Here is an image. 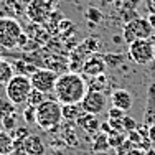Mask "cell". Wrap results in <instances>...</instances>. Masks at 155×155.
I'll use <instances>...</instances> for the list:
<instances>
[{"label": "cell", "mask_w": 155, "mask_h": 155, "mask_svg": "<svg viewBox=\"0 0 155 155\" xmlns=\"http://www.w3.org/2000/svg\"><path fill=\"white\" fill-rule=\"evenodd\" d=\"M87 93L86 78L79 73H64L60 74L56 79L53 94L60 104H79Z\"/></svg>", "instance_id": "6da1fadb"}, {"label": "cell", "mask_w": 155, "mask_h": 155, "mask_svg": "<svg viewBox=\"0 0 155 155\" xmlns=\"http://www.w3.org/2000/svg\"><path fill=\"white\" fill-rule=\"evenodd\" d=\"M63 120L61 104L56 99H46L36 107V124L43 130H53Z\"/></svg>", "instance_id": "7a4b0ae2"}, {"label": "cell", "mask_w": 155, "mask_h": 155, "mask_svg": "<svg viewBox=\"0 0 155 155\" xmlns=\"http://www.w3.org/2000/svg\"><path fill=\"white\" fill-rule=\"evenodd\" d=\"M31 81L27 74H15L8 83L5 84V93L8 101L13 106L27 104V99L31 93Z\"/></svg>", "instance_id": "3957f363"}, {"label": "cell", "mask_w": 155, "mask_h": 155, "mask_svg": "<svg viewBox=\"0 0 155 155\" xmlns=\"http://www.w3.org/2000/svg\"><path fill=\"white\" fill-rule=\"evenodd\" d=\"M153 28L150 25L149 18L135 17L130 21H125L124 30H122V40L127 45H130L135 40H147L153 36Z\"/></svg>", "instance_id": "277c9868"}, {"label": "cell", "mask_w": 155, "mask_h": 155, "mask_svg": "<svg viewBox=\"0 0 155 155\" xmlns=\"http://www.w3.org/2000/svg\"><path fill=\"white\" fill-rule=\"evenodd\" d=\"M129 58L140 66H149L155 61V41L150 38L135 40L129 45Z\"/></svg>", "instance_id": "5b68a950"}, {"label": "cell", "mask_w": 155, "mask_h": 155, "mask_svg": "<svg viewBox=\"0 0 155 155\" xmlns=\"http://www.w3.org/2000/svg\"><path fill=\"white\" fill-rule=\"evenodd\" d=\"M21 25L18 20L10 17L0 18V46L5 50H12L18 45V38L21 36Z\"/></svg>", "instance_id": "8992f818"}, {"label": "cell", "mask_w": 155, "mask_h": 155, "mask_svg": "<svg viewBox=\"0 0 155 155\" xmlns=\"http://www.w3.org/2000/svg\"><path fill=\"white\" fill-rule=\"evenodd\" d=\"M28 20L35 25H45L53 15L51 0H30L25 8Z\"/></svg>", "instance_id": "52a82bcc"}, {"label": "cell", "mask_w": 155, "mask_h": 155, "mask_svg": "<svg viewBox=\"0 0 155 155\" xmlns=\"http://www.w3.org/2000/svg\"><path fill=\"white\" fill-rule=\"evenodd\" d=\"M56 79L58 74L53 71V69H35V71L30 74V81H31V87L36 91H41L43 94H50L54 91V86H56Z\"/></svg>", "instance_id": "ba28073f"}, {"label": "cell", "mask_w": 155, "mask_h": 155, "mask_svg": "<svg viewBox=\"0 0 155 155\" xmlns=\"http://www.w3.org/2000/svg\"><path fill=\"white\" fill-rule=\"evenodd\" d=\"M79 104H81V107H83L84 112L99 116L101 112L106 110L107 97H106V94L101 93V91H89L87 89L86 96L83 97V101H81Z\"/></svg>", "instance_id": "9c48e42d"}, {"label": "cell", "mask_w": 155, "mask_h": 155, "mask_svg": "<svg viewBox=\"0 0 155 155\" xmlns=\"http://www.w3.org/2000/svg\"><path fill=\"white\" fill-rule=\"evenodd\" d=\"M106 68H107V64H106V61H104V56H101V54H93L91 58H87V60L83 63L81 71H83V76L93 78V76L104 74Z\"/></svg>", "instance_id": "30bf717a"}, {"label": "cell", "mask_w": 155, "mask_h": 155, "mask_svg": "<svg viewBox=\"0 0 155 155\" xmlns=\"http://www.w3.org/2000/svg\"><path fill=\"white\" fill-rule=\"evenodd\" d=\"M110 104H112V107H117L127 112L134 106V99H132V94L127 89H114L110 93Z\"/></svg>", "instance_id": "8fae6325"}, {"label": "cell", "mask_w": 155, "mask_h": 155, "mask_svg": "<svg viewBox=\"0 0 155 155\" xmlns=\"http://www.w3.org/2000/svg\"><path fill=\"white\" fill-rule=\"evenodd\" d=\"M143 124L145 125H155V86L150 84L147 89V99H145V109H143Z\"/></svg>", "instance_id": "7c38bea8"}, {"label": "cell", "mask_w": 155, "mask_h": 155, "mask_svg": "<svg viewBox=\"0 0 155 155\" xmlns=\"http://www.w3.org/2000/svg\"><path fill=\"white\" fill-rule=\"evenodd\" d=\"M21 150L27 155H45V143L38 135H27L21 142Z\"/></svg>", "instance_id": "4fadbf2b"}, {"label": "cell", "mask_w": 155, "mask_h": 155, "mask_svg": "<svg viewBox=\"0 0 155 155\" xmlns=\"http://www.w3.org/2000/svg\"><path fill=\"white\" fill-rule=\"evenodd\" d=\"M76 124L79 125L84 132H87V134H96V132L99 130V127H101V122H99L97 116H94V114H87V112L81 114V116L78 117Z\"/></svg>", "instance_id": "5bb4252c"}, {"label": "cell", "mask_w": 155, "mask_h": 155, "mask_svg": "<svg viewBox=\"0 0 155 155\" xmlns=\"http://www.w3.org/2000/svg\"><path fill=\"white\" fill-rule=\"evenodd\" d=\"M61 112L64 120H78V117L84 112L81 104H61Z\"/></svg>", "instance_id": "9a60e30c"}, {"label": "cell", "mask_w": 155, "mask_h": 155, "mask_svg": "<svg viewBox=\"0 0 155 155\" xmlns=\"http://www.w3.org/2000/svg\"><path fill=\"white\" fill-rule=\"evenodd\" d=\"M15 150V142L7 130H0V155H10Z\"/></svg>", "instance_id": "2e32d148"}, {"label": "cell", "mask_w": 155, "mask_h": 155, "mask_svg": "<svg viewBox=\"0 0 155 155\" xmlns=\"http://www.w3.org/2000/svg\"><path fill=\"white\" fill-rule=\"evenodd\" d=\"M110 149L109 145V139H107V134L104 132H97L94 137V142H93V150L94 153H102V152H107Z\"/></svg>", "instance_id": "e0dca14e"}, {"label": "cell", "mask_w": 155, "mask_h": 155, "mask_svg": "<svg viewBox=\"0 0 155 155\" xmlns=\"http://www.w3.org/2000/svg\"><path fill=\"white\" fill-rule=\"evenodd\" d=\"M87 89L89 91H104L106 86H107V78L106 74H99V76H93V78H87Z\"/></svg>", "instance_id": "ac0fdd59"}, {"label": "cell", "mask_w": 155, "mask_h": 155, "mask_svg": "<svg viewBox=\"0 0 155 155\" xmlns=\"http://www.w3.org/2000/svg\"><path fill=\"white\" fill-rule=\"evenodd\" d=\"M13 76H15L13 74V66L8 61L0 58V84H7Z\"/></svg>", "instance_id": "d6986e66"}, {"label": "cell", "mask_w": 155, "mask_h": 155, "mask_svg": "<svg viewBox=\"0 0 155 155\" xmlns=\"http://www.w3.org/2000/svg\"><path fill=\"white\" fill-rule=\"evenodd\" d=\"M46 101V94H43L41 91H36V89H31L30 96L27 99V106H31V107H38L40 104Z\"/></svg>", "instance_id": "ffe728a7"}, {"label": "cell", "mask_w": 155, "mask_h": 155, "mask_svg": "<svg viewBox=\"0 0 155 155\" xmlns=\"http://www.w3.org/2000/svg\"><path fill=\"white\" fill-rule=\"evenodd\" d=\"M109 139V145L110 149H117L119 145H122V143L125 142V139H127V134H124V132H110V134L107 135Z\"/></svg>", "instance_id": "44dd1931"}, {"label": "cell", "mask_w": 155, "mask_h": 155, "mask_svg": "<svg viewBox=\"0 0 155 155\" xmlns=\"http://www.w3.org/2000/svg\"><path fill=\"white\" fill-rule=\"evenodd\" d=\"M84 17H86V20L89 21L91 25H97L99 21L102 20V13H101V10L94 8V7L87 8L86 12H84Z\"/></svg>", "instance_id": "7402d4cb"}, {"label": "cell", "mask_w": 155, "mask_h": 155, "mask_svg": "<svg viewBox=\"0 0 155 155\" xmlns=\"http://www.w3.org/2000/svg\"><path fill=\"white\" fill-rule=\"evenodd\" d=\"M125 60V56L122 53H114V54H104V61H106V64L107 66H119V64H122Z\"/></svg>", "instance_id": "603a6c76"}, {"label": "cell", "mask_w": 155, "mask_h": 155, "mask_svg": "<svg viewBox=\"0 0 155 155\" xmlns=\"http://www.w3.org/2000/svg\"><path fill=\"white\" fill-rule=\"evenodd\" d=\"M122 127H124V132H125V134H129V132H132V130H137L139 124L135 122L134 117L124 116V117H122Z\"/></svg>", "instance_id": "cb8c5ba5"}, {"label": "cell", "mask_w": 155, "mask_h": 155, "mask_svg": "<svg viewBox=\"0 0 155 155\" xmlns=\"http://www.w3.org/2000/svg\"><path fill=\"white\" fill-rule=\"evenodd\" d=\"M23 120L27 124H36V107L27 106L23 109Z\"/></svg>", "instance_id": "d4e9b609"}, {"label": "cell", "mask_w": 155, "mask_h": 155, "mask_svg": "<svg viewBox=\"0 0 155 155\" xmlns=\"http://www.w3.org/2000/svg\"><path fill=\"white\" fill-rule=\"evenodd\" d=\"M107 116H109V119H122V117L125 116V112L120 110V109H117V107H110Z\"/></svg>", "instance_id": "484cf974"}, {"label": "cell", "mask_w": 155, "mask_h": 155, "mask_svg": "<svg viewBox=\"0 0 155 155\" xmlns=\"http://www.w3.org/2000/svg\"><path fill=\"white\" fill-rule=\"evenodd\" d=\"M15 117L13 116H10V117H3V120H2V124H3V129H7V130H12L13 127H15Z\"/></svg>", "instance_id": "4316f807"}, {"label": "cell", "mask_w": 155, "mask_h": 155, "mask_svg": "<svg viewBox=\"0 0 155 155\" xmlns=\"http://www.w3.org/2000/svg\"><path fill=\"white\" fill-rule=\"evenodd\" d=\"M125 155H147V150L140 149V147H132V149L129 150Z\"/></svg>", "instance_id": "83f0119b"}, {"label": "cell", "mask_w": 155, "mask_h": 155, "mask_svg": "<svg viewBox=\"0 0 155 155\" xmlns=\"http://www.w3.org/2000/svg\"><path fill=\"white\" fill-rule=\"evenodd\" d=\"M99 130L101 132H104V134H110L112 132V129H110V125H109V122H101V127H99Z\"/></svg>", "instance_id": "f1b7e54d"}, {"label": "cell", "mask_w": 155, "mask_h": 155, "mask_svg": "<svg viewBox=\"0 0 155 155\" xmlns=\"http://www.w3.org/2000/svg\"><path fill=\"white\" fill-rule=\"evenodd\" d=\"M27 43H28V36L25 35V33H21V36L18 38V45H17V46H18V48H23Z\"/></svg>", "instance_id": "f546056e"}, {"label": "cell", "mask_w": 155, "mask_h": 155, "mask_svg": "<svg viewBox=\"0 0 155 155\" xmlns=\"http://www.w3.org/2000/svg\"><path fill=\"white\" fill-rule=\"evenodd\" d=\"M147 71H149V74L152 76V79H153V83H155V61L150 63V64L147 66Z\"/></svg>", "instance_id": "4dcf8cb0"}, {"label": "cell", "mask_w": 155, "mask_h": 155, "mask_svg": "<svg viewBox=\"0 0 155 155\" xmlns=\"http://www.w3.org/2000/svg\"><path fill=\"white\" fill-rule=\"evenodd\" d=\"M149 139H150V142L155 145V125H150L149 127Z\"/></svg>", "instance_id": "1f68e13d"}, {"label": "cell", "mask_w": 155, "mask_h": 155, "mask_svg": "<svg viewBox=\"0 0 155 155\" xmlns=\"http://www.w3.org/2000/svg\"><path fill=\"white\" fill-rule=\"evenodd\" d=\"M149 21H150V25H152V28H153V31H155V12H150Z\"/></svg>", "instance_id": "d6a6232c"}, {"label": "cell", "mask_w": 155, "mask_h": 155, "mask_svg": "<svg viewBox=\"0 0 155 155\" xmlns=\"http://www.w3.org/2000/svg\"><path fill=\"white\" fill-rule=\"evenodd\" d=\"M147 155H155V147H152V149L147 150Z\"/></svg>", "instance_id": "836d02e7"}, {"label": "cell", "mask_w": 155, "mask_h": 155, "mask_svg": "<svg viewBox=\"0 0 155 155\" xmlns=\"http://www.w3.org/2000/svg\"><path fill=\"white\" fill-rule=\"evenodd\" d=\"M150 3H152V7H153V12H155V0H150Z\"/></svg>", "instance_id": "e575fe53"}, {"label": "cell", "mask_w": 155, "mask_h": 155, "mask_svg": "<svg viewBox=\"0 0 155 155\" xmlns=\"http://www.w3.org/2000/svg\"><path fill=\"white\" fill-rule=\"evenodd\" d=\"M94 155H99V153H94Z\"/></svg>", "instance_id": "d590c367"}, {"label": "cell", "mask_w": 155, "mask_h": 155, "mask_svg": "<svg viewBox=\"0 0 155 155\" xmlns=\"http://www.w3.org/2000/svg\"><path fill=\"white\" fill-rule=\"evenodd\" d=\"M153 86H155V83H153Z\"/></svg>", "instance_id": "8d00e7d4"}]
</instances>
